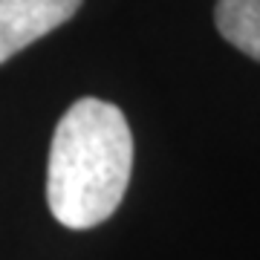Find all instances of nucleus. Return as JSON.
Listing matches in <instances>:
<instances>
[{
  "label": "nucleus",
  "instance_id": "nucleus-1",
  "mask_svg": "<svg viewBox=\"0 0 260 260\" xmlns=\"http://www.w3.org/2000/svg\"><path fill=\"white\" fill-rule=\"evenodd\" d=\"M133 171V133L124 113L102 99H78L61 116L47 162V205L67 229L110 220Z\"/></svg>",
  "mask_w": 260,
  "mask_h": 260
},
{
  "label": "nucleus",
  "instance_id": "nucleus-2",
  "mask_svg": "<svg viewBox=\"0 0 260 260\" xmlns=\"http://www.w3.org/2000/svg\"><path fill=\"white\" fill-rule=\"evenodd\" d=\"M84 0H0V64L73 18Z\"/></svg>",
  "mask_w": 260,
  "mask_h": 260
},
{
  "label": "nucleus",
  "instance_id": "nucleus-3",
  "mask_svg": "<svg viewBox=\"0 0 260 260\" xmlns=\"http://www.w3.org/2000/svg\"><path fill=\"white\" fill-rule=\"evenodd\" d=\"M214 23L234 49L260 61V0H217Z\"/></svg>",
  "mask_w": 260,
  "mask_h": 260
}]
</instances>
